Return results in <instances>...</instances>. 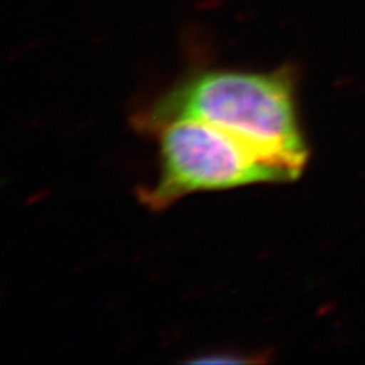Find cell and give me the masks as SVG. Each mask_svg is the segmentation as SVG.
I'll list each match as a JSON object with an SVG mask.
<instances>
[{
  "mask_svg": "<svg viewBox=\"0 0 365 365\" xmlns=\"http://www.w3.org/2000/svg\"><path fill=\"white\" fill-rule=\"evenodd\" d=\"M154 133L160 137L162 174L142 193L151 209H165L190 192L294 181L287 170L215 125L180 119Z\"/></svg>",
  "mask_w": 365,
  "mask_h": 365,
  "instance_id": "2",
  "label": "cell"
},
{
  "mask_svg": "<svg viewBox=\"0 0 365 365\" xmlns=\"http://www.w3.org/2000/svg\"><path fill=\"white\" fill-rule=\"evenodd\" d=\"M294 72L205 71L186 78L145 111L139 125L155 131L165 123L195 119L241 139L297 180L309 150L295 110Z\"/></svg>",
  "mask_w": 365,
  "mask_h": 365,
  "instance_id": "1",
  "label": "cell"
}]
</instances>
